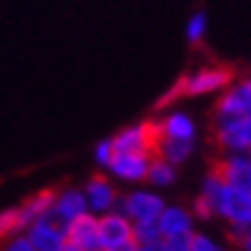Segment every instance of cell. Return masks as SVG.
Here are the masks:
<instances>
[{
  "label": "cell",
  "instance_id": "ac0fdd59",
  "mask_svg": "<svg viewBox=\"0 0 251 251\" xmlns=\"http://www.w3.org/2000/svg\"><path fill=\"white\" fill-rule=\"evenodd\" d=\"M177 177V166L168 164L166 159H161L159 154H152L150 159V166H148V182L152 187H171Z\"/></svg>",
  "mask_w": 251,
  "mask_h": 251
},
{
  "label": "cell",
  "instance_id": "8fae6325",
  "mask_svg": "<svg viewBox=\"0 0 251 251\" xmlns=\"http://www.w3.org/2000/svg\"><path fill=\"white\" fill-rule=\"evenodd\" d=\"M88 212V203H85L83 189L78 187H65V189H55L53 205H51V217L58 224L67 226L69 221H74L76 217Z\"/></svg>",
  "mask_w": 251,
  "mask_h": 251
},
{
  "label": "cell",
  "instance_id": "f546056e",
  "mask_svg": "<svg viewBox=\"0 0 251 251\" xmlns=\"http://www.w3.org/2000/svg\"><path fill=\"white\" fill-rule=\"evenodd\" d=\"M136 251H157V247H136Z\"/></svg>",
  "mask_w": 251,
  "mask_h": 251
},
{
  "label": "cell",
  "instance_id": "ba28073f",
  "mask_svg": "<svg viewBox=\"0 0 251 251\" xmlns=\"http://www.w3.org/2000/svg\"><path fill=\"white\" fill-rule=\"evenodd\" d=\"M23 235L30 240V244L35 247V251H60L67 235H65V226L46 214L39 217L37 221H32L30 226H25V230H21Z\"/></svg>",
  "mask_w": 251,
  "mask_h": 251
},
{
  "label": "cell",
  "instance_id": "2e32d148",
  "mask_svg": "<svg viewBox=\"0 0 251 251\" xmlns=\"http://www.w3.org/2000/svg\"><path fill=\"white\" fill-rule=\"evenodd\" d=\"M159 138H173V141H196V122L182 111L164 115V120L157 122Z\"/></svg>",
  "mask_w": 251,
  "mask_h": 251
},
{
  "label": "cell",
  "instance_id": "9a60e30c",
  "mask_svg": "<svg viewBox=\"0 0 251 251\" xmlns=\"http://www.w3.org/2000/svg\"><path fill=\"white\" fill-rule=\"evenodd\" d=\"M53 198H55V189H42L37 194H32L30 198H25L19 207H14L16 230L21 233V230H25V226H30L32 221H37L39 217H46V214L51 212Z\"/></svg>",
  "mask_w": 251,
  "mask_h": 251
},
{
  "label": "cell",
  "instance_id": "cb8c5ba5",
  "mask_svg": "<svg viewBox=\"0 0 251 251\" xmlns=\"http://www.w3.org/2000/svg\"><path fill=\"white\" fill-rule=\"evenodd\" d=\"M14 233H19L16 230V210L9 207V210L0 212V242L7 240L9 235H14Z\"/></svg>",
  "mask_w": 251,
  "mask_h": 251
},
{
  "label": "cell",
  "instance_id": "603a6c76",
  "mask_svg": "<svg viewBox=\"0 0 251 251\" xmlns=\"http://www.w3.org/2000/svg\"><path fill=\"white\" fill-rule=\"evenodd\" d=\"M113 154H115L113 138H104V141H99V143L95 145V161H97L99 166L106 168L108 164H111V159H113Z\"/></svg>",
  "mask_w": 251,
  "mask_h": 251
},
{
  "label": "cell",
  "instance_id": "4fadbf2b",
  "mask_svg": "<svg viewBox=\"0 0 251 251\" xmlns=\"http://www.w3.org/2000/svg\"><path fill=\"white\" fill-rule=\"evenodd\" d=\"M157 228L161 237H177L194 233V214L182 205H166L157 217Z\"/></svg>",
  "mask_w": 251,
  "mask_h": 251
},
{
  "label": "cell",
  "instance_id": "ffe728a7",
  "mask_svg": "<svg viewBox=\"0 0 251 251\" xmlns=\"http://www.w3.org/2000/svg\"><path fill=\"white\" fill-rule=\"evenodd\" d=\"M205 32H207V14L203 9H198V12H194V14L187 19L184 35H187V39H189L191 44H198L201 39L205 37Z\"/></svg>",
  "mask_w": 251,
  "mask_h": 251
},
{
  "label": "cell",
  "instance_id": "e0dca14e",
  "mask_svg": "<svg viewBox=\"0 0 251 251\" xmlns=\"http://www.w3.org/2000/svg\"><path fill=\"white\" fill-rule=\"evenodd\" d=\"M194 152V141H173V138H159L154 154H159L161 159H166L173 166H180L182 161H187Z\"/></svg>",
  "mask_w": 251,
  "mask_h": 251
},
{
  "label": "cell",
  "instance_id": "7402d4cb",
  "mask_svg": "<svg viewBox=\"0 0 251 251\" xmlns=\"http://www.w3.org/2000/svg\"><path fill=\"white\" fill-rule=\"evenodd\" d=\"M157 251H191V235L161 237V242L157 244Z\"/></svg>",
  "mask_w": 251,
  "mask_h": 251
},
{
  "label": "cell",
  "instance_id": "f1b7e54d",
  "mask_svg": "<svg viewBox=\"0 0 251 251\" xmlns=\"http://www.w3.org/2000/svg\"><path fill=\"white\" fill-rule=\"evenodd\" d=\"M60 251H83L78 244H74V242H69V240H65V244H62V249Z\"/></svg>",
  "mask_w": 251,
  "mask_h": 251
},
{
  "label": "cell",
  "instance_id": "d4e9b609",
  "mask_svg": "<svg viewBox=\"0 0 251 251\" xmlns=\"http://www.w3.org/2000/svg\"><path fill=\"white\" fill-rule=\"evenodd\" d=\"M0 251H35V247L30 244V240L23 235V233H14L7 240H2Z\"/></svg>",
  "mask_w": 251,
  "mask_h": 251
},
{
  "label": "cell",
  "instance_id": "7a4b0ae2",
  "mask_svg": "<svg viewBox=\"0 0 251 251\" xmlns=\"http://www.w3.org/2000/svg\"><path fill=\"white\" fill-rule=\"evenodd\" d=\"M214 141L224 152H251V115L217 118Z\"/></svg>",
  "mask_w": 251,
  "mask_h": 251
},
{
  "label": "cell",
  "instance_id": "30bf717a",
  "mask_svg": "<svg viewBox=\"0 0 251 251\" xmlns=\"http://www.w3.org/2000/svg\"><path fill=\"white\" fill-rule=\"evenodd\" d=\"M152 154H143V152H115L108 171L113 177L122 180V182H145L148 177V166H150Z\"/></svg>",
  "mask_w": 251,
  "mask_h": 251
},
{
  "label": "cell",
  "instance_id": "7c38bea8",
  "mask_svg": "<svg viewBox=\"0 0 251 251\" xmlns=\"http://www.w3.org/2000/svg\"><path fill=\"white\" fill-rule=\"evenodd\" d=\"M217 118H233V115H251V78L240 81L224 90L217 101Z\"/></svg>",
  "mask_w": 251,
  "mask_h": 251
},
{
  "label": "cell",
  "instance_id": "5bb4252c",
  "mask_svg": "<svg viewBox=\"0 0 251 251\" xmlns=\"http://www.w3.org/2000/svg\"><path fill=\"white\" fill-rule=\"evenodd\" d=\"M65 235H67L69 242L78 244L83 251H101L97 233V214L85 212L74 221H69L65 226Z\"/></svg>",
  "mask_w": 251,
  "mask_h": 251
},
{
  "label": "cell",
  "instance_id": "4316f807",
  "mask_svg": "<svg viewBox=\"0 0 251 251\" xmlns=\"http://www.w3.org/2000/svg\"><path fill=\"white\" fill-rule=\"evenodd\" d=\"M138 244L131 240V242H125V244H118V247H111V249H104V251H136Z\"/></svg>",
  "mask_w": 251,
  "mask_h": 251
},
{
  "label": "cell",
  "instance_id": "484cf974",
  "mask_svg": "<svg viewBox=\"0 0 251 251\" xmlns=\"http://www.w3.org/2000/svg\"><path fill=\"white\" fill-rule=\"evenodd\" d=\"M191 214H194V219H205L207 221L214 217V207L205 196L198 194V196L194 198V203H191Z\"/></svg>",
  "mask_w": 251,
  "mask_h": 251
},
{
  "label": "cell",
  "instance_id": "277c9868",
  "mask_svg": "<svg viewBox=\"0 0 251 251\" xmlns=\"http://www.w3.org/2000/svg\"><path fill=\"white\" fill-rule=\"evenodd\" d=\"M159 141V131H157V122H138L120 129L113 136L115 152H143L154 154Z\"/></svg>",
  "mask_w": 251,
  "mask_h": 251
},
{
  "label": "cell",
  "instance_id": "6da1fadb",
  "mask_svg": "<svg viewBox=\"0 0 251 251\" xmlns=\"http://www.w3.org/2000/svg\"><path fill=\"white\" fill-rule=\"evenodd\" d=\"M201 196H205L214 207V217H221L228 226L251 228V194L240 191L221 180L212 168L201 184Z\"/></svg>",
  "mask_w": 251,
  "mask_h": 251
},
{
  "label": "cell",
  "instance_id": "9c48e42d",
  "mask_svg": "<svg viewBox=\"0 0 251 251\" xmlns=\"http://www.w3.org/2000/svg\"><path fill=\"white\" fill-rule=\"evenodd\" d=\"M97 233L99 247L104 251L111 249V247H118V244L131 242L134 240V224L120 210H111V212L97 217Z\"/></svg>",
  "mask_w": 251,
  "mask_h": 251
},
{
  "label": "cell",
  "instance_id": "d6986e66",
  "mask_svg": "<svg viewBox=\"0 0 251 251\" xmlns=\"http://www.w3.org/2000/svg\"><path fill=\"white\" fill-rule=\"evenodd\" d=\"M134 224V242L138 247H157L161 242L157 221H131Z\"/></svg>",
  "mask_w": 251,
  "mask_h": 251
},
{
  "label": "cell",
  "instance_id": "3957f363",
  "mask_svg": "<svg viewBox=\"0 0 251 251\" xmlns=\"http://www.w3.org/2000/svg\"><path fill=\"white\" fill-rule=\"evenodd\" d=\"M164 207H166V203H164V198L157 191L136 189L120 196L115 210H120L131 221H157V217L161 214Z\"/></svg>",
  "mask_w": 251,
  "mask_h": 251
},
{
  "label": "cell",
  "instance_id": "5b68a950",
  "mask_svg": "<svg viewBox=\"0 0 251 251\" xmlns=\"http://www.w3.org/2000/svg\"><path fill=\"white\" fill-rule=\"evenodd\" d=\"M230 72L224 67H203L184 76L177 85V92L184 97H198V95H210V92H221L230 85Z\"/></svg>",
  "mask_w": 251,
  "mask_h": 251
},
{
  "label": "cell",
  "instance_id": "44dd1931",
  "mask_svg": "<svg viewBox=\"0 0 251 251\" xmlns=\"http://www.w3.org/2000/svg\"><path fill=\"white\" fill-rule=\"evenodd\" d=\"M191 251H228L221 242H217L214 237L205 235V233H191Z\"/></svg>",
  "mask_w": 251,
  "mask_h": 251
},
{
  "label": "cell",
  "instance_id": "52a82bcc",
  "mask_svg": "<svg viewBox=\"0 0 251 251\" xmlns=\"http://www.w3.org/2000/svg\"><path fill=\"white\" fill-rule=\"evenodd\" d=\"M85 196V203H88V212L92 214H106L111 210L118 207V201H120V194L115 189V184L108 180L106 175H92L88 177V182L81 187Z\"/></svg>",
  "mask_w": 251,
  "mask_h": 251
},
{
  "label": "cell",
  "instance_id": "83f0119b",
  "mask_svg": "<svg viewBox=\"0 0 251 251\" xmlns=\"http://www.w3.org/2000/svg\"><path fill=\"white\" fill-rule=\"evenodd\" d=\"M237 249H240V251H251V228L247 230V235H244L242 242L237 244Z\"/></svg>",
  "mask_w": 251,
  "mask_h": 251
},
{
  "label": "cell",
  "instance_id": "8992f818",
  "mask_svg": "<svg viewBox=\"0 0 251 251\" xmlns=\"http://www.w3.org/2000/svg\"><path fill=\"white\" fill-rule=\"evenodd\" d=\"M212 171L228 187L251 194V152H226L214 161Z\"/></svg>",
  "mask_w": 251,
  "mask_h": 251
}]
</instances>
